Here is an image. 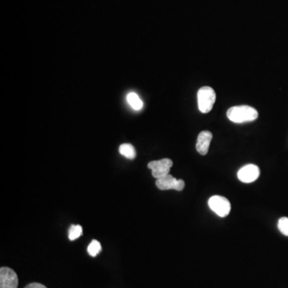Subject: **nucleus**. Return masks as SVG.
<instances>
[{"mask_svg":"<svg viewBox=\"0 0 288 288\" xmlns=\"http://www.w3.org/2000/svg\"><path fill=\"white\" fill-rule=\"evenodd\" d=\"M227 115V118H229L231 122L242 123L255 120L259 116V113L254 107L247 105H242L228 109Z\"/></svg>","mask_w":288,"mask_h":288,"instance_id":"obj_1","label":"nucleus"},{"mask_svg":"<svg viewBox=\"0 0 288 288\" xmlns=\"http://www.w3.org/2000/svg\"><path fill=\"white\" fill-rule=\"evenodd\" d=\"M197 99L199 110L203 114H207L213 107L216 95L211 87H203L198 91Z\"/></svg>","mask_w":288,"mask_h":288,"instance_id":"obj_2","label":"nucleus"},{"mask_svg":"<svg viewBox=\"0 0 288 288\" xmlns=\"http://www.w3.org/2000/svg\"><path fill=\"white\" fill-rule=\"evenodd\" d=\"M208 205L219 217H226L231 211V203L229 200L223 196H212L208 200Z\"/></svg>","mask_w":288,"mask_h":288,"instance_id":"obj_3","label":"nucleus"},{"mask_svg":"<svg viewBox=\"0 0 288 288\" xmlns=\"http://www.w3.org/2000/svg\"><path fill=\"white\" fill-rule=\"evenodd\" d=\"M173 165V162L170 159H163V160L152 161L148 164V167L152 172V176L156 180L168 176L170 173L171 168Z\"/></svg>","mask_w":288,"mask_h":288,"instance_id":"obj_4","label":"nucleus"},{"mask_svg":"<svg viewBox=\"0 0 288 288\" xmlns=\"http://www.w3.org/2000/svg\"><path fill=\"white\" fill-rule=\"evenodd\" d=\"M156 184L157 188L160 190H162V191L176 190L178 192H181L185 188V183H184V180H177L170 174L168 176L156 180Z\"/></svg>","mask_w":288,"mask_h":288,"instance_id":"obj_5","label":"nucleus"},{"mask_svg":"<svg viewBox=\"0 0 288 288\" xmlns=\"http://www.w3.org/2000/svg\"><path fill=\"white\" fill-rule=\"evenodd\" d=\"M19 279L17 274L10 267L0 268V288H17Z\"/></svg>","mask_w":288,"mask_h":288,"instance_id":"obj_6","label":"nucleus"},{"mask_svg":"<svg viewBox=\"0 0 288 288\" xmlns=\"http://www.w3.org/2000/svg\"><path fill=\"white\" fill-rule=\"evenodd\" d=\"M260 175L259 168L254 164H248L243 167L238 172V179L245 184H250L259 178Z\"/></svg>","mask_w":288,"mask_h":288,"instance_id":"obj_7","label":"nucleus"},{"mask_svg":"<svg viewBox=\"0 0 288 288\" xmlns=\"http://www.w3.org/2000/svg\"><path fill=\"white\" fill-rule=\"evenodd\" d=\"M212 137H213L212 136V133L210 132L208 130H203L199 134L197 143H196V150L202 156H205L207 154Z\"/></svg>","mask_w":288,"mask_h":288,"instance_id":"obj_8","label":"nucleus"},{"mask_svg":"<svg viewBox=\"0 0 288 288\" xmlns=\"http://www.w3.org/2000/svg\"><path fill=\"white\" fill-rule=\"evenodd\" d=\"M119 153L128 160H134L136 156V151L134 147L130 143L122 144L119 147Z\"/></svg>","mask_w":288,"mask_h":288,"instance_id":"obj_9","label":"nucleus"},{"mask_svg":"<svg viewBox=\"0 0 288 288\" xmlns=\"http://www.w3.org/2000/svg\"><path fill=\"white\" fill-rule=\"evenodd\" d=\"M126 99H127L129 105H130V107H132L134 110L138 111V110H141L142 107H143V103H142V101L141 100L140 98L137 95L136 93H129L127 96H126Z\"/></svg>","mask_w":288,"mask_h":288,"instance_id":"obj_10","label":"nucleus"},{"mask_svg":"<svg viewBox=\"0 0 288 288\" xmlns=\"http://www.w3.org/2000/svg\"><path fill=\"white\" fill-rule=\"evenodd\" d=\"M83 235V227L80 225H71L68 231L70 240L73 241Z\"/></svg>","mask_w":288,"mask_h":288,"instance_id":"obj_11","label":"nucleus"},{"mask_svg":"<svg viewBox=\"0 0 288 288\" xmlns=\"http://www.w3.org/2000/svg\"><path fill=\"white\" fill-rule=\"evenodd\" d=\"M101 250H102V247H101L100 243L95 239L91 241V243L89 244L88 247H87V252H88L89 255L92 257H95L97 255H99Z\"/></svg>","mask_w":288,"mask_h":288,"instance_id":"obj_12","label":"nucleus"},{"mask_svg":"<svg viewBox=\"0 0 288 288\" xmlns=\"http://www.w3.org/2000/svg\"><path fill=\"white\" fill-rule=\"evenodd\" d=\"M278 228L282 235L288 236V218L282 217L278 219Z\"/></svg>","mask_w":288,"mask_h":288,"instance_id":"obj_13","label":"nucleus"},{"mask_svg":"<svg viewBox=\"0 0 288 288\" xmlns=\"http://www.w3.org/2000/svg\"><path fill=\"white\" fill-rule=\"evenodd\" d=\"M25 288H48L47 286H44V284L42 283H39V282H32V283H30L28 286H25Z\"/></svg>","mask_w":288,"mask_h":288,"instance_id":"obj_14","label":"nucleus"}]
</instances>
